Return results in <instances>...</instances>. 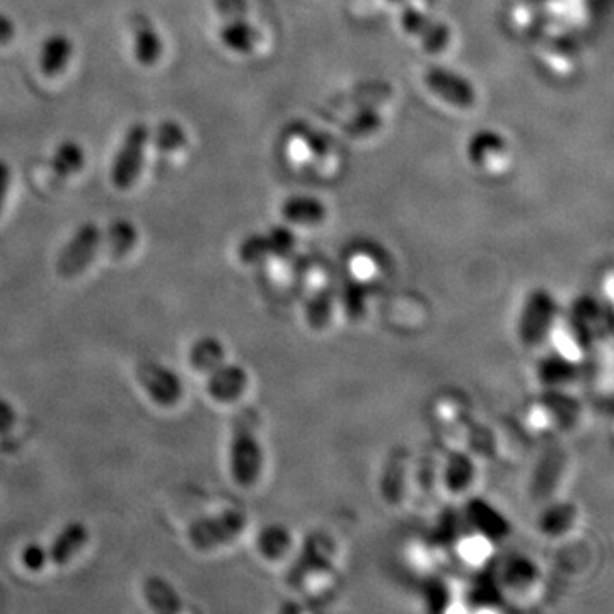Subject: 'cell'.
I'll return each instance as SVG.
<instances>
[{"label": "cell", "mask_w": 614, "mask_h": 614, "mask_svg": "<svg viewBox=\"0 0 614 614\" xmlns=\"http://www.w3.org/2000/svg\"><path fill=\"white\" fill-rule=\"evenodd\" d=\"M154 142L159 151H181L186 145L185 130L176 122H163L157 127Z\"/></svg>", "instance_id": "1f68e13d"}, {"label": "cell", "mask_w": 614, "mask_h": 614, "mask_svg": "<svg viewBox=\"0 0 614 614\" xmlns=\"http://www.w3.org/2000/svg\"><path fill=\"white\" fill-rule=\"evenodd\" d=\"M140 386L145 389L154 403L161 406H174L183 396V383L176 372L161 364L140 365Z\"/></svg>", "instance_id": "30bf717a"}, {"label": "cell", "mask_w": 614, "mask_h": 614, "mask_svg": "<svg viewBox=\"0 0 614 614\" xmlns=\"http://www.w3.org/2000/svg\"><path fill=\"white\" fill-rule=\"evenodd\" d=\"M336 294L333 285L325 284L316 287L313 296L306 304V321L311 330H325L330 325L335 313Z\"/></svg>", "instance_id": "44dd1931"}, {"label": "cell", "mask_w": 614, "mask_h": 614, "mask_svg": "<svg viewBox=\"0 0 614 614\" xmlns=\"http://www.w3.org/2000/svg\"><path fill=\"white\" fill-rule=\"evenodd\" d=\"M248 388V372L238 364H224L209 372L207 391L219 403L238 401Z\"/></svg>", "instance_id": "7c38bea8"}, {"label": "cell", "mask_w": 614, "mask_h": 614, "mask_svg": "<svg viewBox=\"0 0 614 614\" xmlns=\"http://www.w3.org/2000/svg\"><path fill=\"white\" fill-rule=\"evenodd\" d=\"M248 519L243 510L226 509L214 516L202 517L188 528V541L200 551H212L229 545L243 534Z\"/></svg>", "instance_id": "7a4b0ae2"}, {"label": "cell", "mask_w": 614, "mask_h": 614, "mask_svg": "<svg viewBox=\"0 0 614 614\" xmlns=\"http://www.w3.org/2000/svg\"><path fill=\"white\" fill-rule=\"evenodd\" d=\"M423 84L439 101L458 110H470L478 101L473 82L447 67H430L423 76Z\"/></svg>", "instance_id": "5b68a950"}, {"label": "cell", "mask_w": 614, "mask_h": 614, "mask_svg": "<svg viewBox=\"0 0 614 614\" xmlns=\"http://www.w3.org/2000/svg\"><path fill=\"white\" fill-rule=\"evenodd\" d=\"M282 219L290 226L318 227L325 224L328 209L313 195H292L282 203Z\"/></svg>", "instance_id": "9a60e30c"}, {"label": "cell", "mask_w": 614, "mask_h": 614, "mask_svg": "<svg viewBox=\"0 0 614 614\" xmlns=\"http://www.w3.org/2000/svg\"><path fill=\"white\" fill-rule=\"evenodd\" d=\"M265 454L258 437L248 425H241L229 444V471L236 485L250 488L260 480Z\"/></svg>", "instance_id": "3957f363"}, {"label": "cell", "mask_w": 614, "mask_h": 614, "mask_svg": "<svg viewBox=\"0 0 614 614\" xmlns=\"http://www.w3.org/2000/svg\"><path fill=\"white\" fill-rule=\"evenodd\" d=\"M222 45L234 53H250L258 47L261 41L260 31L255 24H251L246 16L239 18L226 19L222 24L221 33Z\"/></svg>", "instance_id": "e0dca14e"}, {"label": "cell", "mask_w": 614, "mask_h": 614, "mask_svg": "<svg viewBox=\"0 0 614 614\" xmlns=\"http://www.w3.org/2000/svg\"><path fill=\"white\" fill-rule=\"evenodd\" d=\"M466 159L471 166L485 174H499L505 171L512 159L509 140L493 128H481L471 135L466 144Z\"/></svg>", "instance_id": "277c9868"}, {"label": "cell", "mask_w": 614, "mask_h": 614, "mask_svg": "<svg viewBox=\"0 0 614 614\" xmlns=\"http://www.w3.org/2000/svg\"><path fill=\"white\" fill-rule=\"evenodd\" d=\"M292 534L289 529L284 528L282 524H268L267 528H263L256 538V548L260 551L263 558H267L270 562L282 560L292 548Z\"/></svg>", "instance_id": "484cf974"}, {"label": "cell", "mask_w": 614, "mask_h": 614, "mask_svg": "<svg viewBox=\"0 0 614 614\" xmlns=\"http://www.w3.org/2000/svg\"><path fill=\"white\" fill-rule=\"evenodd\" d=\"M9 183H11V169L4 161H0V210H2V205H4V200L7 197Z\"/></svg>", "instance_id": "ab89813d"}, {"label": "cell", "mask_w": 614, "mask_h": 614, "mask_svg": "<svg viewBox=\"0 0 614 614\" xmlns=\"http://www.w3.org/2000/svg\"><path fill=\"white\" fill-rule=\"evenodd\" d=\"M84 163H86V156H84L81 145L69 140V142L60 145L53 154V173L60 178H67V176H72L77 171H81Z\"/></svg>", "instance_id": "83f0119b"}, {"label": "cell", "mask_w": 614, "mask_h": 614, "mask_svg": "<svg viewBox=\"0 0 614 614\" xmlns=\"http://www.w3.org/2000/svg\"><path fill=\"white\" fill-rule=\"evenodd\" d=\"M550 393L541 405V412L545 415L550 425H557L560 429L574 425L580 415V405L577 400L562 393L560 389H548Z\"/></svg>", "instance_id": "ffe728a7"}, {"label": "cell", "mask_w": 614, "mask_h": 614, "mask_svg": "<svg viewBox=\"0 0 614 614\" xmlns=\"http://www.w3.org/2000/svg\"><path fill=\"white\" fill-rule=\"evenodd\" d=\"M145 599L156 611H176L180 609V597L174 592L173 587L163 579H152L145 582Z\"/></svg>", "instance_id": "f1b7e54d"}, {"label": "cell", "mask_w": 614, "mask_h": 614, "mask_svg": "<svg viewBox=\"0 0 614 614\" xmlns=\"http://www.w3.org/2000/svg\"><path fill=\"white\" fill-rule=\"evenodd\" d=\"M466 517L476 533L483 534L492 543L502 541L510 534L509 521L485 500H470L466 505Z\"/></svg>", "instance_id": "5bb4252c"}, {"label": "cell", "mask_w": 614, "mask_h": 614, "mask_svg": "<svg viewBox=\"0 0 614 614\" xmlns=\"http://www.w3.org/2000/svg\"><path fill=\"white\" fill-rule=\"evenodd\" d=\"M492 545L490 539L485 538L483 534L476 533V531H473L470 536H461L458 539V548L464 560L473 563L485 562L492 553Z\"/></svg>", "instance_id": "4dcf8cb0"}, {"label": "cell", "mask_w": 614, "mask_h": 614, "mask_svg": "<svg viewBox=\"0 0 614 614\" xmlns=\"http://www.w3.org/2000/svg\"><path fill=\"white\" fill-rule=\"evenodd\" d=\"M101 241H103L101 231L91 222L79 227L74 238L70 239L69 244L58 256L57 272L65 279L77 277L93 263Z\"/></svg>", "instance_id": "52a82bcc"}, {"label": "cell", "mask_w": 614, "mask_h": 614, "mask_svg": "<svg viewBox=\"0 0 614 614\" xmlns=\"http://www.w3.org/2000/svg\"><path fill=\"white\" fill-rule=\"evenodd\" d=\"M149 139H151L149 128L142 123H137L128 130L111 169V180L116 188L127 190L139 180L140 171L144 166L145 147Z\"/></svg>", "instance_id": "8992f818"}, {"label": "cell", "mask_w": 614, "mask_h": 614, "mask_svg": "<svg viewBox=\"0 0 614 614\" xmlns=\"http://www.w3.org/2000/svg\"><path fill=\"white\" fill-rule=\"evenodd\" d=\"M188 360L195 371L209 374L226 362V348L215 336H202L190 348Z\"/></svg>", "instance_id": "7402d4cb"}, {"label": "cell", "mask_w": 614, "mask_h": 614, "mask_svg": "<svg viewBox=\"0 0 614 614\" xmlns=\"http://www.w3.org/2000/svg\"><path fill=\"white\" fill-rule=\"evenodd\" d=\"M163 55V41L151 23L142 21L134 29V57L140 65L156 64Z\"/></svg>", "instance_id": "4316f807"}, {"label": "cell", "mask_w": 614, "mask_h": 614, "mask_svg": "<svg viewBox=\"0 0 614 614\" xmlns=\"http://www.w3.org/2000/svg\"><path fill=\"white\" fill-rule=\"evenodd\" d=\"M577 507L570 502H555L543 510L539 517V531L548 538H560L574 528Z\"/></svg>", "instance_id": "cb8c5ba5"}, {"label": "cell", "mask_w": 614, "mask_h": 614, "mask_svg": "<svg viewBox=\"0 0 614 614\" xmlns=\"http://www.w3.org/2000/svg\"><path fill=\"white\" fill-rule=\"evenodd\" d=\"M72 41L65 35H52L43 43L40 52V70L47 77H57L67 69L72 58Z\"/></svg>", "instance_id": "d6986e66"}, {"label": "cell", "mask_w": 614, "mask_h": 614, "mask_svg": "<svg viewBox=\"0 0 614 614\" xmlns=\"http://www.w3.org/2000/svg\"><path fill=\"white\" fill-rule=\"evenodd\" d=\"M21 563L31 572H38L48 563V551L41 545L31 543L21 551Z\"/></svg>", "instance_id": "8d00e7d4"}, {"label": "cell", "mask_w": 614, "mask_h": 614, "mask_svg": "<svg viewBox=\"0 0 614 614\" xmlns=\"http://www.w3.org/2000/svg\"><path fill=\"white\" fill-rule=\"evenodd\" d=\"M558 306L555 297L545 289H536L526 297L522 304L517 335L522 345L536 348L545 343L546 338L555 331Z\"/></svg>", "instance_id": "6da1fadb"}, {"label": "cell", "mask_w": 614, "mask_h": 614, "mask_svg": "<svg viewBox=\"0 0 614 614\" xmlns=\"http://www.w3.org/2000/svg\"><path fill=\"white\" fill-rule=\"evenodd\" d=\"M215 7L226 19L246 16L248 12L246 0H215Z\"/></svg>", "instance_id": "74e56055"}, {"label": "cell", "mask_w": 614, "mask_h": 614, "mask_svg": "<svg viewBox=\"0 0 614 614\" xmlns=\"http://www.w3.org/2000/svg\"><path fill=\"white\" fill-rule=\"evenodd\" d=\"M87 539L89 531L81 522H72L69 526H65L47 550L48 562L55 565L69 563L86 546Z\"/></svg>", "instance_id": "ac0fdd59"}, {"label": "cell", "mask_w": 614, "mask_h": 614, "mask_svg": "<svg viewBox=\"0 0 614 614\" xmlns=\"http://www.w3.org/2000/svg\"><path fill=\"white\" fill-rule=\"evenodd\" d=\"M538 579V568L529 558H507L504 567L500 570V582L504 589L521 592L528 591Z\"/></svg>", "instance_id": "d4e9b609"}, {"label": "cell", "mask_w": 614, "mask_h": 614, "mask_svg": "<svg viewBox=\"0 0 614 614\" xmlns=\"http://www.w3.org/2000/svg\"><path fill=\"white\" fill-rule=\"evenodd\" d=\"M331 558H333V545L330 539L319 534L307 539L297 562L290 567V586H302L316 575L326 574L331 565Z\"/></svg>", "instance_id": "9c48e42d"}, {"label": "cell", "mask_w": 614, "mask_h": 614, "mask_svg": "<svg viewBox=\"0 0 614 614\" xmlns=\"http://www.w3.org/2000/svg\"><path fill=\"white\" fill-rule=\"evenodd\" d=\"M14 35H16V29H14L11 19L0 14V45H7L14 38Z\"/></svg>", "instance_id": "60d3db41"}, {"label": "cell", "mask_w": 614, "mask_h": 614, "mask_svg": "<svg viewBox=\"0 0 614 614\" xmlns=\"http://www.w3.org/2000/svg\"><path fill=\"white\" fill-rule=\"evenodd\" d=\"M476 468L473 459L464 452H452L444 466V485L451 493H463L473 485Z\"/></svg>", "instance_id": "603a6c76"}, {"label": "cell", "mask_w": 614, "mask_h": 614, "mask_svg": "<svg viewBox=\"0 0 614 614\" xmlns=\"http://www.w3.org/2000/svg\"><path fill=\"white\" fill-rule=\"evenodd\" d=\"M582 372L579 360L570 359L560 352L541 360L538 365V377L546 389H562L577 381Z\"/></svg>", "instance_id": "2e32d148"}, {"label": "cell", "mask_w": 614, "mask_h": 614, "mask_svg": "<svg viewBox=\"0 0 614 614\" xmlns=\"http://www.w3.org/2000/svg\"><path fill=\"white\" fill-rule=\"evenodd\" d=\"M565 468H567V454L562 447H548L534 466L529 485L531 497L539 502L551 499L562 481Z\"/></svg>", "instance_id": "8fae6325"}, {"label": "cell", "mask_w": 614, "mask_h": 614, "mask_svg": "<svg viewBox=\"0 0 614 614\" xmlns=\"http://www.w3.org/2000/svg\"><path fill=\"white\" fill-rule=\"evenodd\" d=\"M108 248L115 258H122L134 250L139 234L135 231L134 224L128 221H115L108 229Z\"/></svg>", "instance_id": "f546056e"}, {"label": "cell", "mask_w": 614, "mask_h": 614, "mask_svg": "<svg viewBox=\"0 0 614 614\" xmlns=\"http://www.w3.org/2000/svg\"><path fill=\"white\" fill-rule=\"evenodd\" d=\"M408 452L405 449H394L388 461L384 463L379 490L388 504L398 505L405 499L406 485H408Z\"/></svg>", "instance_id": "4fadbf2b"}, {"label": "cell", "mask_w": 614, "mask_h": 614, "mask_svg": "<svg viewBox=\"0 0 614 614\" xmlns=\"http://www.w3.org/2000/svg\"><path fill=\"white\" fill-rule=\"evenodd\" d=\"M401 29L410 38H415L427 52H442L451 41V29L429 12L418 7H405L401 12Z\"/></svg>", "instance_id": "ba28073f"}, {"label": "cell", "mask_w": 614, "mask_h": 614, "mask_svg": "<svg viewBox=\"0 0 614 614\" xmlns=\"http://www.w3.org/2000/svg\"><path fill=\"white\" fill-rule=\"evenodd\" d=\"M14 422H16V412H14V408H12L9 401L0 398V432L11 430Z\"/></svg>", "instance_id": "f35d334b"}, {"label": "cell", "mask_w": 614, "mask_h": 614, "mask_svg": "<svg viewBox=\"0 0 614 614\" xmlns=\"http://www.w3.org/2000/svg\"><path fill=\"white\" fill-rule=\"evenodd\" d=\"M268 251L275 258H289L296 246V238L287 227H275L267 236Z\"/></svg>", "instance_id": "d6a6232c"}, {"label": "cell", "mask_w": 614, "mask_h": 614, "mask_svg": "<svg viewBox=\"0 0 614 614\" xmlns=\"http://www.w3.org/2000/svg\"><path fill=\"white\" fill-rule=\"evenodd\" d=\"M425 599L429 603L430 611H444L446 609L449 591L441 579H432L425 584Z\"/></svg>", "instance_id": "d590c367"}, {"label": "cell", "mask_w": 614, "mask_h": 614, "mask_svg": "<svg viewBox=\"0 0 614 614\" xmlns=\"http://www.w3.org/2000/svg\"><path fill=\"white\" fill-rule=\"evenodd\" d=\"M268 256H270V251H268L267 236L253 234L250 238L244 239L241 246H239V258L246 265L260 263V261L265 260Z\"/></svg>", "instance_id": "836d02e7"}, {"label": "cell", "mask_w": 614, "mask_h": 614, "mask_svg": "<svg viewBox=\"0 0 614 614\" xmlns=\"http://www.w3.org/2000/svg\"><path fill=\"white\" fill-rule=\"evenodd\" d=\"M461 517L458 516V512L449 510L439 521V526L435 528V539L439 543H458V539L461 538Z\"/></svg>", "instance_id": "e575fe53"}]
</instances>
